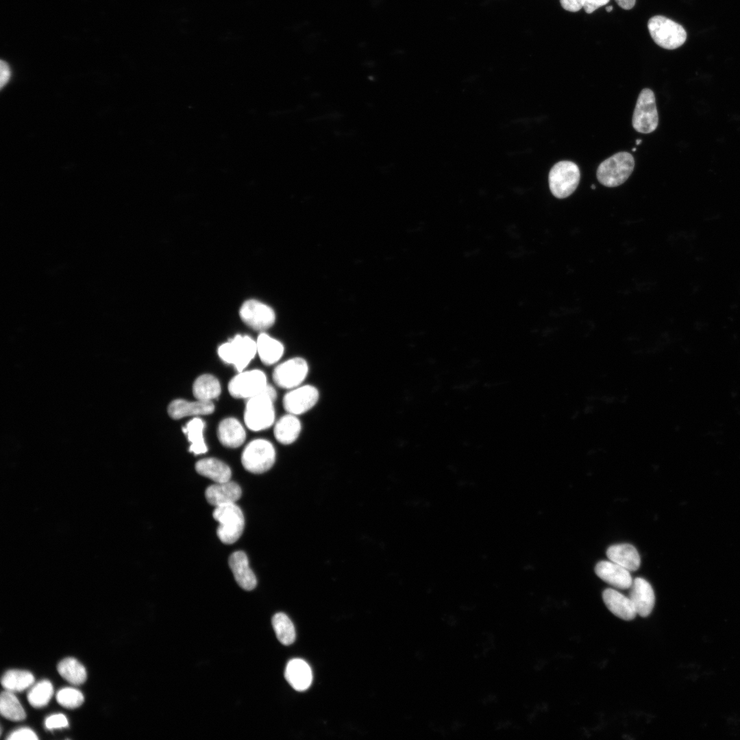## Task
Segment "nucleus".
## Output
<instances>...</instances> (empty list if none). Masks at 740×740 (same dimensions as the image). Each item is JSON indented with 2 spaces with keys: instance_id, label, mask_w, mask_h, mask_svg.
I'll use <instances>...</instances> for the list:
<instances>
[{
  "instance_id": "f257e3e1",
  "label": "nucleus",
  "mask_w": 740,
  "mask_h": 740,
  "mask_svg": "<svg viewBox=\"0 0 740 740\" xmlns=\"http://www.w3.org/2000/svg\"><path fill=\"white\" fill-rule=\"evenodd\" d=\"M277 393L268 384L262 391L247 399L244 411L246 426L253 431L271 427L275 421L274 402Z\"/></svg>"
},
{
  "instance_id": "f03ea898",
  "label": "nucleus",
  "mask_w": 740,
  "mask_h": 740,
  "mask_svg": "<svg viewBox=\"0 0 740 740\" xmlns=\"http://www.w3.org/2000/svg\"><path fill=\"white\" fill-rule=\"evenodd\" d=\"M634 167V160L628 152H618L604 160L597 167V179L602 185L615 187L624 183Z\"/></svg>"
},
{
  "instance_id": "7ed1b4c3",
  "label": "nucleus",
  "mask_w": 740,
  "mask_h": 740,
  "mask_svg": "<svg viewBox=\"0 0 740 740\" xmlns=\"http://www.w3.org/2000/svg\"><path fill=\"white\" fill-rule=\"evenodd\" d=\"M217 353L221 360L241 372L257 354L256 341L249 336L238 334L219 346Z\"/></svg>"
},
{
  "instance_id": "20e7f679",
  "label": "nucleus",
  "mask_w": 740,
  "mask_h": 740,
  "mask_svg": "<svg viewBox=\"0 0 740 740\" xmlns=\"http://www.w3.org/2000/svg\"><path fill=\"white\" fill-rule=\"evenodd\" d=\"M648 28L654 42L666 49L680 47L687 39L684 27L664 16L656 15L650 18Z\"/></svg>"
},
{
  "instance_id": "39448f33",
  "label": "nucleus",
  "mask_w": 740,
  "mask_h": 740,
  "mask_svg": "<svg viewBox=\"0 0 740 740\" xmlns=\"http://www.w3.org/2000/svg\"><path fill=\"white\" fill-rule=\"evenodd\" d=\"M213 517L219 523L217 534L222 543H234L241 536L245 519L241 509L235 503L215 507Z\"/></svg>"
},
{
  "instance_id": "423d86ee",
  "label": "nucleus",
  "mask_w": 740,
  "mask_h": 740,
  "mask_svg": "<svg viewBox=\"0 0 740 740\" xmlns=\"http://www.w3.org/2000/svg\"><path fill=\"white\" fill-rule=\"evenodd\" d=\"M580 180V172L576 163L568 160L560 161L550 171V189L556 198H566L577 188Z\"/></svg>"
},
{
  "instance_id": "0eeeda50",
  "label": "nucleus",
  "mask_w": 740,
  "mask_h": 740,
  "mask_svg": "<svg viewBox=\"0 0 740 740\" xmlns=\"http://www.w3.org/2000/svg\"><path fill=\"white\" fill-rule=\"evenodd\" d=\"M275 460V450L272 443L264 439L250 441L244 448L241 463L244 468L253 473H262L270 469Z\"/></svg>"
},
{
  "instance_id": "6e6552de",
  "label": "nucleus",
  "mask_w": 740,
  "mask_h": 740,
  "mask_svg": "<svg viewBox=\"0 0 740 740\" xmlns=\"http://www.w3.org/2000/svg\"><path fill=\"white\" fill-rule=\"evenodd\" d=\"M632 126L640 133L654 132L658 124L655 95L650 88L643 89L639 95L632 116Z\"/></svg>"
},
{
  "instance_id": "1a4fd4ad",
  "label": "nucleus",
  "mask_w": 740,
  "mask_h": 740,
  "mask_svg": "<svg viewBox=\"0 0 740 740\" xmlns=\"http://www.w3.org/2000/svg\"><path fill=\"white\" fill-rule=\"evenodd\" d=\"M267 385L264 371L260 369L243 370L231 379L227 388L234 398L247 399L262 391Z\"/></svg>"
},
{
  "instance_id": "9d476101",
  "label": "nucleus",
  "mask_w": 740,
  "mask_h": 740,
  "mask_svg": "<svg viewBox=\"0 0 740 740\" xmlns=\"http://www.w3.org/2000/svg\"><path fill=\"white\" fill-rule=\"evenodd\" d=\"M307 361L301 357H294L279 364L273 370L272 378L277 386L292 389L301 385L308 373Z\"/></svg>"
},
{
  "instance_id": "9b49d317",
  "label": "nucleus",
  "mask_w": 740,
  "mask_h": 740,
  "mask_svg": "<svg viewBox=\"0 0 740 740\" xmlns=\"http://www.w3.org/2000/svg\"><path fill=\"white\" fill-rule=\"evenodd\" d=\"M239 314L247 325L256 330H264L271 328L275 320L273 310L255 299L245 301L240 308Z\"/></svg>"
},
{
  "instance_id": "f8f14e48",
  "label": "nucleus",
  "mask_w": 740,
  "mask_h": 740,
  "mask_svg": "<svg viewBox=\"0 0 740 740\" xmlns=\"http://www.w3.org/2000/svg\"><path fill=\"white\" fill-rule=\"evenodd\" d=\"M319 397L318 389L312 385L306 384L287 392L282 404L288 413L299 415L310 410L317 403Z\"/></svg>"
},
{
  "instance_id": "ddd939ff",
  "label": "nucleus",
  "mask_w": 740,
  "mask_h": 740,
  "mask_svg": "<svg viewBox=\"0 0 740 740\" xmlns=\"http://www.w3.org/2000/svg\"><path fill=\"white\" fill-rule=\"evenodd\" d=\"M629 598L632 602L637 614L642 617H648L653 610L655 595L651 584L642 578H636L630 587Z\"/></svg>"
},
{
  "instance_id": "4468645a",
  "label": "nucleus",
  "mask_w": 740,
  "mask_h": 740,
  "mask_svg": "<svg viewBox=\"0 0 740 740\" xmlns=\"http://www.w3.org/2000/svg\"><path fill=\"white\" fill-rule=\"evenodd\" d=\"M595 572L602 580L617 589H629L632 583L630 571L611 560L599 562Z\"/></svg>"
},
{
  "instance_id": "2eb2a0df",
  "label": "nucleus",
  "mask_w": 740,
  "mask_h": 740,
  "mask_svg": "<svg viewBox=\"0 0 740 740\" xmlns=\"http://www.w3.org/2000/svg\"><path fill=\"white\" fill-rule=\"evenodd\" d=\"M214 405L211 401L197 399L189 402L182 399L172 401L167 408L169 415L173 419H180L186 417H197L212 413Z\"/></svg>"
},
{
  "instance_id": "dca6fc26",
  "label": "nucleus",
  "mask_w": 740,
  "mask_h": 740,
  "mask_svg": "<svg viewBox=\"0 0 740 740\" xmlns=\"http://www.w3.org/2000/svg\"><path fill=\"white\" fill-rule=\"evenodd\" d=\"M229 566L238 584L246 591L254 589L257 584L255 574L250 569L247 555L242 551L232 553Z\"/></svg>"
},
{
  "instance_id": "f3484780",
  "label": "nucleus",
  "mask_w": 740,
  "mask_h": 740,
  "mask_svg": "<svg viewBox=\"0 0 740 740\" xmlns=\"http://www.w3.org/2000/svg\"><path fill=\"white\" fill-rule=\"evenodd\" d=\"M241 493L239 485L229 480L208 486L205 491V497L208 503L217 507L236 503Z\"/></svg>"
},
{
  "instance_id": "a211bd4d",
  "label": "nucleus",
  "mask_w": 740,
  "mask_h": 740,
  "mask_svg": "<svg viewBox=\"0 0 740 740\" xmlns=\"http://www.w3.org/2000/svg\"><path fill=\"white\" fill-rule=\"evenodd\" d=\"M284 677L289 684L298 691L308 689L312 681L310 667L301 658H293L288 662Z\"/></svg>"
},
{
  "instance_id": "6ab92c4d",
  "label": "nucleus",
  "mask_w": 740,
  "mask_h": 740,
  "mask_svg": "<svg viewBox=\"0 0 740 740\" xmlns=\"http://www.w3.org/2000/svg\"><path fill=\"white\" fill-rule=\"evenodd\" d=\"M602 599L608 609L623 620H632L637 615L629 597L613 589H605L602 593Z\"/></svg>"
},
{
  "instance_id": "aec40b11",
  "label": "nucleus",
  "mask_w": 740,
  "mask_h": 740,
  "mask_svg": "<svg viewBox=\"0 0 740 740\" xmlns=\"http://www.w3.org/2000/svg\"><path fill=\"white\" fill-rule=\"evenodd\" d=\"M217 436L223 446L236 448L245 442L246 432L237 419L227 417L220 421L217 428Z\"/></svg>"
},
{
  "instance_id": "412c9836",
  "label": "nucleus",
  "mask_w": 740,
  "mask_h": 740,
  "mask_svg": "<svg viewBox=\"0 0 740 740\" xmlns=\"http://www.w3.org/2000/svg\"><path fill=\"white\" fill-rule=\"evenodd\" d=\"M608 559L629 571L639 569L641 558L637 549L628 543L617 544L609 547L606 551Z\"/></svg>"
},
{
  "instance_id": "4be33fe9",
  "label": "nucleus",
  "mask_w": 740,
  "mask_h": 740,
  "mask_svg": "<svg viewBox=\"0 0 740 740\" xmlns=\"http://www.w3.org/2000/svg\"><path fill=\"white\" fill-rule=\"evenodd\" d=\"M301 430V424L297 415L287 413L275 423L273 434L279 443L289 445L297 440Z\"/></svg>"
},
{
  "instance_id": "5701e85b",
  "label": "nucleus",
  "mask_w": 740,
  "mask_h": 740,
  "mask_svg": "<svg viewBox=\"0 0 740 740\" xmlns=\"http://www.w3.org/2000/svg\"><path fill=\"white\" fill-rule=\"evenodd\" d=\"M257 354L262 362L266 365L276 363L284 352L283 344L266 333H260L256 341Z\"/></svg>"
},
{
  "instance_id": "b1692460",
  "label": "nucleus",
  "mask_w": 740,
  "mask_h": 740,
  "mask_svg": "<svg viewBox=\"0 0 740 740\" xmlns=\"http://www.w3.org/2000/svg\"><path fill=\"white\" fill-rule=\"evenodd\" d=\"M198 473L211 479L216 483L225 482L230 480L232 472L227 465L215 458H205L195 464Z\"/></svg>"
},
{
  "instance_id": "393cba45",
  "label": "nucleus",
  "mask_w": 740,
  "mask_h": 740,
  "mask_svg": "<svg viewBox=\"0 0 740 740\" xmlns=\"http://www.w3.org/2000/svg\"><path fill=\"white\" fill-rule=\"evenodd\" d=\"M205 427L204 421L196 417L189 420L182 427V431L190 443L188 450L195 455L205 454L208 451L204 436Z\"/></svg>"
},
{
  "instance_id": "a878e982",
  "label": "nucleus",
  "mask_w": 740,
  "mask_h": 740,
  "mask_svg": "<svg viewBox=\"0 0 740 740\" xmlns=\"http://www.w3.org/2000/svg\"><path fill=\"white\" fill-rule=\"evenodd\" d=\"M221 387L219 380L211 374H203L195 380L193 393L196 399L211 401L221 394Z\"/></svg>"
},
{
  "instance_id": "bb28decb",
  "label": "nucleus",
  "mask_w": 740,
  "mask_h": 740,
  "mask_svg": "<svg viewBox=\"0 0 740 740\" xmlns=\"http://www.w3.org/2000/svg\"><path fill=\"white\" fill-rule=\"evenodd\" d=\"M34 682L33 674L24 670L11 669L1 677V683L5 690L20 692L29 688Z\"/></svg>"
},
{
  "instance_id": "cd10ccee",
  "label": "nucleus",
  "mask_w": 740,
  "mask_h": 740,
  "mask_svg": "<svg viewBox=\"0 0 740 740\" xmlns=\"http://www.w3.org/2000/svg\"><path fill=\"white\" fill-rule=\"evenodd\" d=\"M57 669L59 674L72 684L79 685L86 680L85 667L74 658L68 657L62 660L58 663Z\"/></svg>"
},
{
  "instance_id": "c85d7f7f",
  "label": "nucleus",
  "mask_w": 740,
  "mask_h": 740,
  "mask_svg": "<svg viewBox=\"0 0 740 740\" xmlns=\"http://www.w3.org/2000/svg\"><path fill=\"white\" fill-rule=\"evenodd\" d=\"M0 713L5 718L11 721H22L25 717V711L13 692L3 691L0 696Z\"/></svg>"
},
{
  "instance_id": "c756f323",
  "label": "nucleus",
  "mask_w": 740,
  "mask_h": 740,
  "mask_svg": "<svg viewBox=\"0 0 740 740\" xmlns=\"http://www.w3.org/2000/svg\"><path fill=\"white\" fill-rule=\"evenodd\" d=\"M272 626L278 641L285 645L292 644L295 640V629L289 617L283 613H278L272 618Z\"/></svg>"
},
{
  "instance_id": "7c9ffc66",
  "label": "nucleus",
  "mask_w": 740,
  "mask_h": 740,
  "mask_svg": "<svg viewBox=\"0 0 740 740\" xmlns=\"http://www.w3.org/2000/svg\"><path fill=\"white\" fill-rule=\"evenodd\" d=\"M53 693L51 682L47 680H42L35 684L27 693L29 703L35 708H40L46 706L51 700Z\"/></svg>"
},
{
  "instance_id": "2f4dec72",
  "label": "nucleus",
  "mask_w": 740,
  "mask_h": 740,
  "mask_svg": "<svg viewBox=\"0 0 740 740\" xmlns=\"http://www.w3.org/2000/svg\"><path fill=\"white\" fill-rule=\"evenodd\" d=\"M56 700L58 704L64 708H75L82 704L84 698L78 689L64 687L58 691Z\"/></svg>"
},
{
  "instance_id": "473e14b6",
  "label": "nucleus",
  "mask_w": 740,
  "mask_h": 740,
  "mask_svg": "<svg viewBox=\"0 0 740 740\" xmlns=\"http://www.w3.org/2000/svg\"><path fill=\"white\" fill-rule=\"evenodd\" d=\"M45 725L47 729L51 730L68 727L69 722L64 715L58 713L51 715L47 717L45 721Z\"/></svg>"
},
{
  "instance_id": "72a5a7b5",
  "label": "nucleus",
  "mask_w": 740,
  "mask_h": 740,
  "mask_svg": "<svg viewBox=\"0 0 740 740\" xmlns=\"http://www.w3.org/2000/svg\"><path fill=\"white\" fill-rule=\"evenodd\" d=\"M9 740L38 739L36 733L29 728H21L12 732L7 737Z\"/></svg>"
},
{
  "instance_id": "f704fd0d",
  "label": "nucleus",
  "mask_w": 740,
  "mask_h": 740,
  "mask_svg": "<svg viewBox=\"0 0 740 740\" xmlns=\"http://www.w3.org/2000/svg\"><path fill=\"white\" fill-rule=\"evenodd\" d=\"M609 1L610 0H583L582 8L586 13L591 14Z\"/></svg>"
},
{
  "instance_id": "c9c22d12",
  "label": "nucleus",
  "mask_w": 740,
  "mask_h": 740,
  "mask_svg": "<svg viewBox=\"0 0 740 740\" xmlns=\"http://www.w3.org/2000/svg\"><path fill=\"white\" fill-rule=\"evenodd\" d=\"M560 3L565 10L576 12L582 8L583 0H560Z\"/></svg>"
},
{
  "instance_id": "e433bc0d",
  "label": "nucleus",
  "mask_w": 740,
  "mask_h": 740,
  "mask_svg": "<svg viewBox=\"0 0 740 740\" xmlns=\"http://www.w3.org/2000/svg\"><path fill=\"white\" fill-rule=\"evenodd\" d=\"M0 68H1V80H0L1 88H3V86L10 80V76H11V71H10V69L9 65L7 64V62H4L3 60L1 61Z\"/></svg>"
},
{
  "instance_id": "4c0bfd02",
  "label": "nucleus",
  "mask_w": 740,
  "mask_h": 740,
  "mask_svg": "<svg viewBox=\"0 0 740 740\" xmlns=\"http://www.w3.org/2000/svg\"><path fill=\"white\" fill-rule=\"evenodd\" d=\"M616 3L624 10L632 9L636 3V0H615Z\"/></svg>"
},
{
  "instance_id": "58836bf2",
  "label": "nucleus",
  "mask_w": 740,
  "mask_h": 740,
  "mask_svg": "<svg viewBox=\"0 0 740 740\" xmlns=\"http://www.w3.org/2000/svg\"><path fill=\"white\" fill-rule=\"evenodd\" d=\"M613 8L612 5H608V6H606V11L608 12H610L613 10Z\"/></svg>"
},
{
  "instance_id": "ea45409f",
  "label": "nucleus",
  "mask_w": 740,
  "mask_h": 740,
  "mask_svg": "<svg viewBox=\"0 0 740 740\" xmlns=\"http://www.w3.org/2000/svg\"><path fill=\"white\" fill-rule=\"evenodd\" d=\"M636 143H636L637 145H639V144H640V143H641V139H639V140H637L636 141Z\"/></svg>"
},
{
  "instance_id": "a19ab883",
  "label": "nucleus",
  "mask_w": 740,
  "mask_h": 740,
  "mask_svg": "<svg viewBox=\"0 0 740 740\" xmlns=\"http://www.w3.org/2000/svg\"><path fill=\"white\" fill-rule=\"evenodd\" d=\"M591 188L594 189L595 188V185L591 186Z\"/></svg>"
}]
</instances>
